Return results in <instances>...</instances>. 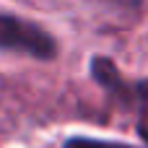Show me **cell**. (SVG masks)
Masks as SVG:
<instances>
[{
	"label": "cell",
	"mask_w": 148,
	"mask_h": 148,
	"mask_svg": "<svg viewBox=\"0 0 148 148\" xmlns=\"http://www.w3.org/2000/svg\"><path fill=\"white\" fill-rule=\"evenodd\" d=\"M88 75L120 112L135 117L138 135L148 143V78H127L107 55H94L88 60Z\"/></svg>",
	"instance_id": "6da1fadb"
},
{
	"label": "cell",
	"mask_w": 148,
	"mask_h": 148,
	"mask_svg": "<svg viewBox=\"0 0 148 148\" xmlns=\"http://www.w3.org/2000/svg\"><path fill=\"white\" fill-rule=\"evenodd\" d=\"M0 52L23 55V57H31L39 62H49L57 57L60 47H57V39L42 23L0 10Z\"/></svg>",
	"instance_id": "7a4b0ae2"
},
{
	"label": "cell",
	"mask_w": 148,
	"mask_h": 148,
	"mask_svg": "<svg viewBox=\"0 0 148 148\" xmlns=\"http://www.w3.org/2000/svg\"><path fill=\"white\" fill-rule=\"evenodd\" d=\"M62 148H140V146H130L122 140H107V138H91V135H70V138H65Z\"/></svg>",
	"instance_id": "3957f363"
},
{
	"label": "cell",
	"mask_w": 148,
	"mask_h": 148,
	"mask_svg": "<svg viewBox=\"0 0 148 148\" xmlns=\"http://www.w3.org/2000/svg\"><path fill=\"white\" fill-rule=\"evenodd\" d=\"M104 3H112V5H117V8H122V10L135 13V10H140V8H143V3H146V0H104Z\"/></svg>",
	"instance_id": "277c9868"
}]
</instances>
